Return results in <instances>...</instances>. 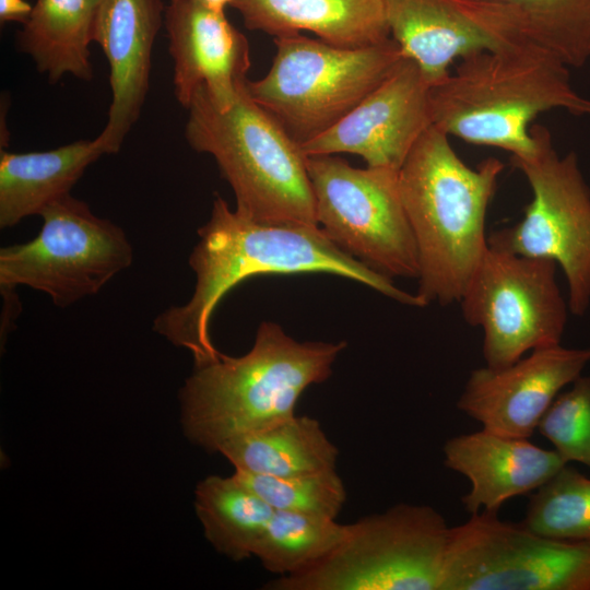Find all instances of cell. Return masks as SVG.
Returning a JSON list of instances; mask_svg holds the SVG:
<instances>
[{
    "instance_id": "6da1fadb",
    "label": "cell",
    "mask_w": 590,
    "mask_h": 590,
    "mask_svg": "<svg viewBox=\"0 0 590 590\" xmlns=\"http://www.w3.org/2000/svg\"><path fill=\"white\" fill-rule=\"evenodd\" d=\"M188 263L196 276L190 299L153 321V330L193 356L194 366L219 358L209 324L220 300L238 283L258 274L330 273L359 282L400 304L425 307L405 292L337 247L316 225L256 222L232 210L219 194L198 229Z\"/></svg>"
},
{
    "instance_id": "7a4b0ae2",
    "label": "cell",
    "mask_w": 590,
    "mask_h": 590,
    "mask_svg": "<svg viewBox=\"0 0 590 590\" xmlns=\"http://www.w3.org/2000/svg\"><path fill=\"white\" fill-rule=\"evenodd\" d=\"M503 169L496 157L469 167L432 125L398 170L418 256L416 294L426 305L459 303L488 248L486 214Z\"/></svg>"
},
{
    "instance_id": "3957f363",
    "label": "cell",
    "mask_w": 590,
    "mask_h": 590,
    "mask_svg": "<svg viewBox=\"0 0 590 590\" xmlns=\"http://www.w3.org/2000/svg\"><path fill=\"white\" fill-rule=\"evenodd\" d=\"M344 341L299 342L275 322L258 327L241 356L194 366L179 392L186 436L209 451L226 439L295 415L302 393L326 381Z\"/></svg>"
},
{
    "instance_id": "277c9868",
    "label": "cell",
    "mask_w": 590,
    "mask_h": 590,
    "mask_svg": "<svg viewBox=\"0 0 590 590\" xmlns=\"http://www.w3.org/2000/svg\"><path fill=\"white\" fill-rule=\"evenodd\" d=\"M430 107L433 125L448 135L516 158L534 153L530 128L539 114L590 116V99L573 87L569 68L529 40L462 58L430 87Z\"/></svg>"
},
{
    "instance_id": "5b68a950",
    "label": "cell",
    "mask_w": 590,
    "mask_h": 590,
    "mask_svg": "<svg viewBox=\"0 0 590 590\" xmlns=\"http://www.w3.org/2000/svg\"><path fill=\"white\" fill-rule=\"evenodd\" d=\"M185 138L215 160L236 199V212L256 222L316 226L307 156L280 122L247 93L216 106L203 87L193 95Z\"/></svg>"
},
{
    "instance_id": "8992f818",
    "label": "cell",
    "mask_w": 590,
    "mask_h": 590,
    "mask_svg": "<svg viewBox=\"0 0 590 590\" xmlns=\"http://www.w3.org/2000/svg\"><path fill=\"white\" fill-rule=\"evenodd\" d=\"M268 73L248 95L299 144L322 134L382 83L404 58L393 38L345 48L302 33L274 37Z\"/></svg>"
},
{
    "instance_id": "52a82bcc",
    "label": "cell",
    "mask_w": 590,
    "mask_h": 590,
    "mask_svg": "<svg viewBox=\"0 0 590 590\" xmlns=\"http://www.w3.org/2000/svg\"><path fill=\"white\" fill-rule=\"evenodd\" d=\"M451 527L434 507L397 504L350 523L319 563L268 582V590H441Z\"/></svg>"
},
{
    "instance_id": "ba28073f",
    "label": "cell",
    "mask_w": 590,
    "mask_h": 590,
    "mask_svg": "<svg viewBox=\"0 0 590 590\" xmlns=\"http://www.w3.org/2000/svg\"><path fill=\"white\" fill-rule=\"evenodd\" d=\"M536 148L532 155L511 157L527 178L532 200L520 222L492 232L491 248L546 258L565 275L570 314L583 316L590 306V187L575 152L559 155L550 130L530 128Z\"/></svg>"
},
{
    "instance_id": "9c48e42d",
    "label": "cell",
    "mask_w": 590,
    "mask_h": 590,
    "mask_svg": "<svg viewBox=\"0 0 590 590\" xmlns=\"http://www.w3.org/2000/svg\"><path fill=\"white\" fill-rule=\"evenodd\" d=\"M307 170L318 226L337 247L390 279H417L398 170L357 168L335 155L308 156Z\"/></svg>"
},
{
    "instance_id": "30bf717a",
    "label": "cell",
    "mask_w": 590,
    "mask_h": 590,
    "mask_svg": "<svg viewBox=\"0 0 590 590\" xmlns=\"http://www.w3.org/2000/svg\"><path fill=\"white\" fill-rule=\"evenodd\" d=\"M39 233L0 250V286L25 285L68 307L97 294L129 268L133 249L125 231L71 193L42 213Z\"/></svg>"
},
{
    "instance_id": "8fae6325",
    "label": "cell",
    "mask_w": 590,
    "mask_h": 590,
    "mask_svg": "<svg viewBox=\"0 0 590 590\" xmlns=\"http://www.w3.org/2000/svg\"><path fill=\"white\" fill-rule=\"evenodd\" d=\"M557 264L488 246L460 300L464 320L483 330L486 366H508L528 352L560 344L567 298L556 281Z\"/></svg>"
},
{
    "instance_id": "7c38bea8",
    "label": "cell",
    "mask_w": 590,
    "mask_h": 590,
    "mask_svg": "<svg viewBox=\"0 0 590 590\" xmlns=\"http://www.w3.org/2000/svg\"><path fill=\"white\" fill-rule=\"evenodd\" d=\"M441 590H590V541L471 515L450 529Z\"/></svg>"
},
{
    "instance_id": "4fadbf2b",
    "label": "cell",
    "mask_w": 590,
    "mask_h": 590,
    "mask_svg": "<svg viewBox=\"0 0 590 590\" xmlns=\"http://www.w3.org/2000/svg\"><path fill=\"white\" fill-rule=\"evenodd\" d=\"M391 38L430 86L453 61L527 40L500 4L483 0H385Z\"/></svg>"
},
{
    "instance_id": "5bb4252c",
    "label": "cell",
    "mask_w": 590,
    "mask_h": 590,
    "mask_svg": "<svg viewBox=\"0 0 590 590\" xmlns=\"http://www.w3.org/2000/svg\"><path fill=\"white\" fill-rule=\"evenodd\" d=\"M430 87L418 66L404 57L343 119L300 149L307 157L349 153L369 167L399 170L433 125Z\"/></svg>"
},
{
    "instance_id": "9a60e30c",
    "label": "cell",
    "mask_w": 590,
    "mask_h": 590,
    "mask_svg": "<svg viewBox=\"0 0 590 590\" xmlns=\"http://www.w3.org/2000/svg\"><path fill=\"white\" fill-rule=\"evenodd\" d=\"M590 363V347H540L500 368L470 373L457 408L495 434L530 438L553 401Z\"/></svg>"
},
{
    "instance_id": "2e32d148",
    "label": "cell",
    "mask_w": 590,
    "mask_h": 590,
    "mask_svg": "<svg viewBox=\"0 0 590 590\" xmlns=\"http://www.w3.org/2000/svg\"><path fill=\"white\" fill-rule=\"evenodd\" d=\"M164 26L174 61V93L187 108L203 87L219 107L231 105L247 81V37L201 0H168Z\"/></svg>"
},
{
    "instance_id": "e0dca14e",
    "label": "cell",
    "mask_w": 590,
    "mask_h": 590,
    "mask_svg": "<svg viewBox=\"0 0 590 590\" xmlns=\"http://www.w3.org/2000/svg\"><path fill=\"white\" fill-rule=\"evenodd\" d=\"M163 0H102L94 42L109 66L111 103L96 137L106 154H116L138 121L150 85L155 38L164 25Z\"/></svg>"
},
{
    "instance_id": "ac0fdd59",
    "label": "cell",
    "mask_w": 590,
    "mask_h": 590,
    "mask_svg": "<svg viewBox=\"0 0 590 590\" xmlns=\"http://www.w3.org/2000/svg\"><path fill=\"white\" fill-rule=\"evenodd\" d=\"M442 452L445 467L471 484L461 497L470 515L498 514L505 502L533 493L568 464L554 449L541 448L529 438L484 428L447 439Z\"/></svg>"
},
{
    "instance_id": "d6986e66",
    "label": "cell",
    "mask_w": 590,
    "mask_h": 590,
    "mask_svg": "<svg viewBox=\"0 0 590 590\" xmlns=\"http://www.w3.org/2000/svg\"><path fill=\"white\" fill-rule=\"evenodd\" d=\"M232 7L248 30L273 37L308 31L345 48L391 37L385 0H235Z\"/></svg>"
},
{
    "instance_id": "ffe728a7",
    "label": "cell",
    "mask_w": 590,
    "mask_h": 590,
    "mask_svg": "<svg viewBox=\"0 0 590 590\" xmlns=\"http://www.w3.org/2000/svg\"><path fill=\"white\" fill-rule=\"evenodd\" d=\"M106 152L95 138L39 152H0V227L15 226L70 193Z\"/></svg>"
},
{
    "instance_id": "44dd1931",
    "label": "cell",
    "mask_w": 590,
    "mask_h": 590,
    "mask_svg": "<svg viewBox=\"0 0 590 590\" xmlns=\"http://www.w3.org/2000/svg\"><path fill=\"white\" fill-rule=\"evenodd\" d=\"M216 452L235 471L290 476L337 469L339 450L319 421L293 415L260 429L233 436Z\"/></svg>"
},
{
    "instance_id": "7402d4cb",
    "label": "cell",
    "mask_w": 590,
    "mask_h": 590,
    "mask_svg": "<svg viewBox=\"0 0 590 590\" xmlns=\"http://www.w3.org/2000/svg\"><path fill=\"white\" fill-rule=\"evenodd\" d=\"M102 0H36L16 35L17 49L28 55L51 84L71 74L93 79L90 44L94 42Z\"/></svg>"
},
{
    "instance_id": "603a6c76",
    "label": "cell",
    "mask_w": 590,
    "mask_h": 590,
    "mask_svg": "<svg viewBox=\"0 0 590 590\" xmlns=\"http://www.w3.org/2000/svg\"><path fill=\"white\" fill-rule=\"evenodd\" d=\"M194 509L204 536L232 560L253 556L274 509L234 475H210L194 491Z\"/></svg>"
},
{
    "instance_id": "cb8c5ba5",
    "label": "cell",
    "mask_w": 590,
    "mask_h": 590,
    "mask_svg": "<svg viewBox=\"0 0 590 590\" xmlns=\"http://www.w3.org/2000/svg\"><path fill=\"white\" fill-rule=\"evenodd\" d=\"M507 9L523 37L568 68L590 62V0H483Z\"/></svg>"
},
{
    "instance_id": "d4e9b609",
    "label": "cell",
    "mask_w": 590,
    "mask_h": 590,
    "mask_svg": "<svg viewBox=\"0 0 590 590\" xmlns=\"http://www.w3.org/2000/svg\"><path fill=\"white\" fill-rule=\"evenodd\" d=\"M349 528L335 519L274 510L253 556L279 577L296 574L330 555Z\"/></svg>"
},
{
    "instance_id": "484cf974",
    "label": "cell",
    "mask_w": 590,
    "mask_h": 590,
    "mask_svg": "<svg viewBox=\"0 0 590 590\" xmlns=\"http://www.w3.org/2000/svg\"><path fill=\"white\" fill-rule=\"evenodd\" d=\"M521 523L545 536L590 541V477L566 464L531 493Z\"/></svg>"
},
{
    "instance_id": "4316f807",
    "label": "cell",
    "mask_w": 590,
    "mask_h": 590,
    "mask_svg": "<svg viewBox=\"0 0 590 590\" xmlns=\"http://www.w3.org/2000/svg\"><path fill=\"white\" fill-rule=\"evenodd\" d=\"M233 475L274 510L337 519L346 500V489L337 469L290 476L240 471Z\"/></svg>"
},
{
    "instance_id": "83f0119b",
    "label": "cell",
    "mask_w": 590,
    "mask_h": 590,
    "mask_svg": "<svg viewBox=\"0 0 590 590\" xmlns=\"http://www.w3.org/2000/svg\"><path fill=\"white\" fill-rule=\"evenodd\" d=\"M538 430L566 463L590 469V376H579L556 397Z\"/></svg>"
},
{
    "instance_id": "f1b7e54d",
    "label": "cell",
    "mask_w": 590,
    "mask_h": 590,
    "mask_svg": "<svg viewBox=\"0 0 590 590\" xmlns=\"http://www.w3.org/2000/svg\"><path fill=\"white\" fill-rule=\"evenodd\" d=\"M16 287L0 286L3 298V311L1 317V339L5 338L13 322L21 312V302L15 292Z\"/></svg>"
},
{
    "instance_id": "f546056e",
    "label": "cell",
    "mask_w": 590,
    "mask_h": 590,
    "mask_svg": "<svg viewBox=\"0 0 590 590\" xmlns=\"http://www.w3.org/2000/svg\"><path fill=\"white\" fill-rule=\"evenodd\" d=\"M33 5L25 0H0V22H17L24 24Z\"/></svg>"
},
{
    "instance_id": "4dcf8cb0",
    "label": "cell",
    "mask_w": 590,
    "mask_h": 590,
    "mask_svg": "<svg viewBox=\"0 0 590 590\" xmlns=\"http://www.w3.org/2000/svg\"><path fill=\"white\" fill-rule=\"evenodd\" d=\"M204 4H206L209 8L217 11V12H225L226 7L233 5L235 0H201Z\"/></svg>"
}]
</instances>
